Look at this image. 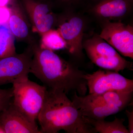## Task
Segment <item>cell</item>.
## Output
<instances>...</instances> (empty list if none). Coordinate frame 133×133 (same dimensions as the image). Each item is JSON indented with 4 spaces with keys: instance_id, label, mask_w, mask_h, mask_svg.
<instances>
[{
    "instance_id": "cell-1",
    "label": "cell",
    "mask_w": 133,
    "mask_h": 133,
    "mask_svg": "<svg viewBox=\"0 0 133 133\" xmlns=\"http://www.w3.org/2000/svg\"><path fill=\"white\" fill-rule=\"evenodd\" d=\"M30 45L33 51L30 73L50 89L66 94L73 91L79 96L86 95L88 90L86 73L79 69L77 63L42 48L38 42Z\"/></svg>"
},
{
    "instance_id": "cell-2",
    "label": "cell",
    "mask_w": 133,
    "mask_h": 133,
    "mask_svg": "<svg viewBox=\"0 0 133 133\" xmlns=\"http://www.w3.org/2000/svg\"><path fill=\"white\" fill-rule=\"evenodd\" d=\"M37 119L41 133H95L66 94L57 90H47Z\"/></svg>"
},
{
    "instance_id": "cell-3",
    "label": "cell",
    "mask_w": 133,
    "mask_h": 133,
    "mask_svg": "<svg viewBox=\"0 0 133 133\" xmlns=\"http://www.w3.org/2000/svg\"><path fill=\"white\" fill-rule=\"evenodd\" d=\"M91 21L79 10H66L57 13L56 29L65 41L66 51L71 60L77 63L84 57L83 43Z\"/></svg>"
},
{
    "instance_id": "cell-4",
    "label": "cell",
    "mask_w": 133,
    "mask_h": 133,
    "mask_svg": "<svg viewBox=\"0 0 133 133\" xmlns=\"http://www.w3.org/2000/svg\"><path fill=\"white\" fill-rule=\"evenodd\" d=\"M88 33L83 40V49L93 63L104 70L118 72L126 69L132 70V63L122 57L99 34Z\"/></svg>"
},
{
    "instance_id": "cell-5",
    "label": "cell",
    "mask_w": 133,
    "mask_h": 133,
    "mask_svg": "<svg viewBox=\"0 0 133 133\" xmlns=\"http://www.w3.org/2000/svg\"><path fill=\"white\" fill-rule=\"evenodd\" d=\"M12 89L13 104L30 121L36 123L44 102L47 87L28 78L13 83Z\"/></svg>"
},
{
    "instance_id": "cell-6",
    "label": "cell",
    "mask_w": 133,
    "mask_h": 133,
    "mask_svg": "<svg viewBox=\"0 0 133 133\" xmlns=\"http://www.w3.org/2000/svg\"><path fill=\"white\" fill-rule=\"evenodd\" d=\"M79 10L98 25L106 21L124 22L132 15L133 0H87Z\"/></svg>"
},
{
    "instance_id": "cell-7",
    "label": "cell",
    "mask_w": 133,
    "mask_h": 133,
    "mask_svg": "<svg viewBox=\"0 0 133 133\" xmlns=\"http://www.w3.org/2000/svg\"><path fill=\"white\" fill-rule=\"evenodd\" d=\"M28 18L34 32L40 36L55 29L57 13L50 0H19Z\"/></svg>"
},
{
    "instance_id": "cell-8",
    "label": "cell",
    "mask_w": 133,
    "mask_h": 133,
    "mask_svg": "<svg viewBox=\"0 0 133 133\" xmlns=\"http://www.w3.org/2000/svg\"><path fill=\"white\" fill-rule=\"evenodd\" d=\"M100 37L124 56L133 58V26L124 22L106 21L98 24Z\"/></svg>"
},
{
    "instance_id": "cell-9",
    "label": "cell",
    "mask_w": 133,
    "mask_h": 133,
    "mask_svg": "<svg viewBox=\"0 0 133 133\" xmlns=\"http://www.w3.org/2000/svg\"><path fill=\"white\" fill-rule=\"evenodd\" d=\"M89 94L110 91L133 92V80L127 78L118 72L99 70L92 74L86 73Z\"/></svg>"
},
{
    "instance_id": "cell-10",
    "label": "cell",
    "mask_w": 133,
    "mask_h": 133,
    "mask_svg": "<svg viewBox=\"0 0 133 133\" xmlns=\"http://www.w3.org/2000/svg\"><path fill=\"white\" fill-rule=\"evenodd\" d=\"M32 57L28 45L22 53L0 58V86L28 78Z\"/></svg>"
},
{
    "instance_id": "cell-11",
    "label": "cell",
    "mask_w": 133,
    "mask_h": 133,
    "mask_svg": "<svg viewBox=\"0 0 133 133\" xmlns=\"http://www.w3.org/2000/svg\"><path fill=\"white\" fill-rule=\"evenodd\" d=\"M10 7L11 13L8 27L15 38L28 45L38 42L33 35L31 24L19 0H15Z\"/></svg>"
},
{
    "instance_id": "cell-12",
    "label": "cell",
    "mask_w": 133,
    "mask_h": 133,
    "mask_svg": "<svg viewBox=\"0 0 133 133\" xmlns=\"http://www.w3.org/2000/svg\"><path fill=\"white\" fill-rule=\"evenodd\" d=\"M0 124L6 133H41L36 123L30 121L12 101L0 114Z\"/></svg>"
},
{
    "instance_id": "cell-13",
    "label": "cell",
    "mask_w": 133,
    "mask_h": 133,
    "mask_svg": "<svg viewBox=\"0 0 133 133\" xmlns=\"http://www.w3.org/2000/svg\"><path fill=\"white\" fill-rule=\"evenodd\" d=\"M133 93V92L110 91L80 96L74 92L71 101L74 105L114 104L126 108L132 100Z\"/></svg>"
},
{
    "instance_id": "cell-14",
    "label": "cell",
    "mask_w": 133,
    "mask_h": 133,
    "mask_svg": "<svg viewBox=\"0 0 133 133\" xmlns=\"http://www.w3.org/2000/svg\"><path fill=\"white\" fill-rule=\"evenodd\" d=\"M74 105L83 116L96 120L105 119L108 116L118 113L125 108L114 104Z\"/></svg>"
},
{
    "instance_id": "cell-15",
    "label": "cell",
    "mask_w": 133,
    "mask_h": 133,
    "mask_svg": "<svg viewBox=\"0 0 133 133\" xmlns=\"http://www.w3.org/2000/svg\"><path fill=\"white\" fill-rule=\"evenodd\" d=\"M87 121L92 126L95 133H129L124 125L125 119L115 117L114 120L107 121L105 119L96 120L85 117Z\"/></svg>"
},
{
    "instance_id": "cell-16",
    "label": "cell",
    "mask_w": 133,
    "mask_h": 133,
    "mask_svg": "<svg viewBox=\"0 0 133 133\" xmlns=\"http://www.w3.org/2000/svg\"><path fill=\"white\" fill-rule=\"evenodd\" d=\"M39 45L42 48L55 51L66 49L65 41L56 29L50 30L41 36Z\"/></svg>"
},
{
    "instance_id": "cell-17",
    "label": "cell",
    "mask_w": 133,
    "mask_h": 133,
    "mask_svg": "<svg viewBox=\"0 0 133 133\" xmlns=\"http://www.w3.org/2000/svg\"><path fill=\"white\" fill-rule=\"evenodd\" d=\"M15 38L6 26H0V58L16 54Z\"/></svg>"
},
{
    "instance_id": "cell-18",
    "label": "cell",
    "mask_w": 133,
    "mask_h": 133,
    "mask_svg": "<svg viewBox=\"0 0 133 133\" xmlns=\"http://www.w3.org/2000/svg\"><path fill=\"white\" fill-rule=\"evenodd\" d=\"M55 9L61 10H79L87 0H50Z\"/></svg>"
},
{
    "instance_id": "cell-19",
    "label": "cell",
    "mask_w": 133,
    "mask_h": 133,
    "mask_svg": "<svg viewBox=\"0 0 133 133\" xmlns=\"http://www.w3.org/2000/svg\"><path fill=\"white\" fill-rule=\"evenodd\" d=\"M13 98L12 88L8 89L0 88V104L8 105Z\"/></svg>"
},
{
    "instance_id": "cell-20",
    "label": "cell",
    "mask_w": 133,
    "mask_h": 133,
    "mask_svg": "<svg viewBox=\"0 0 133 133\" xmlns=\"http://www.w3.org/2000/svg\"><path fill=\"white\" fill-rule=\"evenodd\" d=\"M11 13L10 6L0 7V26L7 25Z\"/></svg>"
},
{
    "instance_id": "cell-21",
    "label": "cell",
    "mask_w": 133,
    "mask_h": 133,
    "mask_svg": "<svg viewBox=\"0 0 133 133\" xmlns=\"http://www.w3.org/2000/svg\"><path fill=\"white\" fill-rule=\"evenodd\" d=\"M125 113L128 119V129L129 133H133V111L126 110Z\"/></svg>"
},
{
    "instance_id": "cell-22",
    "label": "cell",
    "mask_w": 133,
    "mask_h": 133,
    "mask_svg": "<svg viewBox=\"0 0 133 133\" xmlns=\"http://www.w3.org/2000/svg\"><path fill=\"white\" fill-rule=\"evenodd\" d=\"M15 0H0V7L10 6Z\"/></svg>"
},
{
    "instance_id": "cell-23",
    "label": "cell",
    "mask_w": 133,
    "mask_h": 133,
    "mask_svg": "<svg viewBox=\"0 0 133 133\" xmlns=\"http://www.w3.org/2000/svg\"><path fill=\"white\" fill-rule=\"evenodd\" d=\"M8 105L0 104V114H1V112L2 111V110H3V109H4Z\"/></svg>"
},
{
    "instance_id": "cell-24",
    "label": "cell",
    "mask_w": 133,
    "mask_h": 133,
    "mask_svg": "<svg viewBox=\"0 0 133 133\" xmlns=\"http://www.w3.org/2000/svg\"><path fill=\"white\" fill-rule=\"evenodd\" d=\"M0 133H6L5 130L1 124H0Z\"/></svg>"
}]
</instances>
